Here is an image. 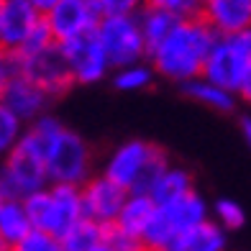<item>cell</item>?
Listing matches in <instances>:
<instances>
[{"mask_svg":"<svg viewBox=\"0 0 251 251\" xmlns=\"http://www.w3.org/2000/svg\"><path fill=\"white\" fill-rule=\"evenodd\" d=\"M24 75L31 82H36L44 93L51 95V98L64 95L67 90L75 85L72 67L67 62V54L62 49V44H54V47L44 49L33 56H24Z\"/></svg>","mask_w":251,"mask_h":251,"instance_id":"cell-8","label":"cell"},{"mask_svg":"<svg viewBox=\"0 0 251 251\" xmlns=\"http://www.w3.org/2000/svg\"><path fill=\"white\" fill-rule=\"evenodd\" d=\"M49 100H51V95H47L26 75L0 82V105L8 108L10 113H16L24 123H33L41 116H47Z\"/></svg>","mask_w":251,"mask_h":251,"instance_id":"cell-10","label":"cell"},{"mask_svg":"<svg viewBox=\"0 0 251 251\" xmlns=\"http://www.w3.org/2000/svg\"><path fill=\"white\" fill-rule=\"evenodd\" d=\"M102 238H105V226L85 215L82 221H77L59 236V244L62 251H93L102 244Z\"/></svg>","mask_w":251,"mask_h":251,"instance_id":"cell-21","label":"cell"},{"mask_svg":"<svg viewBox=\"0 0 251 251\" xmlns=\"http://www.w3.org/2000/svg\"><path fill=\"white\" fill-rule=\"evenodd\" d=\"M100 18L108 16H139L146 8V0H90Z\"/></svg>","mask_w":251,"mask_h":251,"instance_id":"cell-28","label":"cell"},{"mask_svg":"<svg viewBox=\"0 0 251 251\" xmlns=\"http://www.w3.org/2000/svg\"><path fill=\"white\" fill-rule=\"evenodd\" d=\"M156 77V70L146 62H136L128 67H121V70H113L110 82L118 93H141L146 90Z\"/></svg>","mask_w":251,"mask_h":251,"instance_id":"cell-23","label":"cell"},{"mask_svg":"<svg viewBox=\"0 0 251 251\" xmlns=\"http://www.w3.org/2000/svg\"><path fill=\"white\" fill-rule=\"evenodd\" d=\"M36 231L62 236L70 226L85 218V200L79 185H49L24 200Z\"/></svg>","mask_w":251,"mask_h":251,"instance_id":"cell-3","label":"cell"},{"mask_svg":"<svg viewBox=\"0 0 251 251\" xmlns=\"http://www.w3.org/2000/svg\"><path fill=\"white\" fill-rule=\"evenodd\" d=\"M44 16L31 0H0V47L18 51Z\"/></svg>","mask_w":251,"mask_h":251,"instance_id":"cell-13","label":"cell"},{"mask_svg":"<svg viewBox=\"0 0 251 251\" xmlns=\"http://www.w3.org/2000/svg\"><path fill=\"white\" fill-rule=\"evenodd\" d=\"M159 210V202L149 195V192H128V198L123 202V210L118 215V221L126 231H131L136 236H141L149 223L154 221V215Z\"/></svg>","mask_w":251,"mask_h":251,"instance_id":"cell-19","label":"cell"},{"mask_svg":"<svg viewBox=\"0 0 251 251\" xmlns=\"http://www.w3.org/2000/svg\"><path fill=\"white\" fill-rule=\"evenodd\" d=\"M177 228H175V223L164 215V210L159 208L156 210V215H154V221L149 223V228L141 233V238H144V244H146V249H159V251H169V246L175 244V238H177Z\"/></svg>","mask_w":251,"mask_h":251,"instance_id":"cell-24","label":"cell"},{"mask_svg":"<svg viewBox=\"0 0 251 251\" xmlns=\"http://www.w3.org/2000/svg\"><path fill=\"white\" fill-rule=\"evenodd\" d=\"M93 251H113V249H110V246H108L105 241H102V244H100V246H95Z\"/></svg>","mask_w":251,"mask_h":251,"instance_id":"cell-35","label":"cell"},{"mask_svg":"<svg viewBox=\"0 0 251 251\" xmlns=\"http://www.w3.org/2000/svg\"><path fill=\"white\" fill-rule=\"evenodd\" d=\"M128 198V190H123L118 182L100 175L82 185V200H85V215L102 226L116 223L123 210V202Z\"/></svg>","mask_w":251,"mask_h":251,"instance_id":"cell-11","label":"cell"},{"mask_svg":"<svg viewBox=\"0 0 251 251\" xmlns=\"http://www.w3.org/2000/svg\"><path fill=\"white\" fill-rule=\"evenodd\" d=\"M200 16L218 36L251 31V0H205Z\"/></svg>","mask_w":251,"mask_h":251,"instance_id":"cell-14","label":"cell"},{"mask_svg":"<svg viewBox=\"0 0 251 251\" xmlns=\"http://www.w3.org/2000/svg\"><path fill=\"white\" fill-rule=\"evenodd\" d=\"M26 128H28V123H24L16 113H10L8 108L0 105V149H3L5 154L13 151L21 144Z\"/></svg>","mask_w":251,"mask_h":251,"instance_id":"cell-26","label":"cell"},{"mask_svg":"<svg viewBox=\"0 0 251 251\" xmlns=\"http://www.w3.org/2000/svg\"><path fill=\"white\" fill-rule=\"evenodd\" d=\"M169 167L167 154L144 139H128L110 151L102 175L128 192H149L154 179Z\"/></svg>","mask_w":251,"mask_h":251,"instance_id":"cell-2","label":"cell"},{"mask_svg":"<svg viewBox=\"0 0 251 251\" xmlns=\"http://www.w3.org/2000/svg\"><path fill=\"white\" fill-rule=\"evenodd\" d=\"M159 208H162L167 218L175 223L177 231H187V228H192V226H200L205 221H210L208 202H205L202 195L195 192V190L177 198V200H172V202H167V205H159Z\"/></svg>","mask_w":251,"mask_h":251,"instance_id":"cell-17","label":"cell"},{"mask_svg":"<svg viewBox=\"0 0 251 251\" xmlns=\"http://www.w3.org/2000/svg\"><path fill=\"white\" fill-rule=\"evenodd\" d=\"M238 128H241V136H244V141H246L249 151H251V116H244L241 123H238Z\"/></svg>","mask_w":251,"mask_h":251,"instance_id":"cell-34","label":"cell"},{"mask_svg":"<svg viewBox=\"0 0 251 251\" xmlns=\"http://www.w3.org/2000/svg\"><path fill=\"white\" fill-rule=\"evenodd\" d=\"M146 5L167 10L177 18H198L202 13L205 0H146Z\"/></svg>","mask_w":251,"mask_h":251,"instance_id":"cell-30","label":"cell"},{"mask_svg":"<svg viewBox=\"0 0 251 251\" xmlns=\"http://www.w3.org/2000/svg\"><path fill=\"white\" fill-rule=\"evenodd\" d=\"M113 251H146V244L141 236L126 231L121 223H108L105 226V238H102Z\"/></svg>","mask_w":251,"mask_h":251,"instance_id":"cell-27","label":"cell"},{"mask_svg":"<svg viewBox=\"0 0 251 251\" xmlns=\"http://www.w3.org/2000/svg\"><path fill=\"white\" fill-rule=\"evenodd\" d=\"M146 251H159V249H146Z\"/></svg>","mask_w":251,"mask_h":251,"instance_id":"cell-37","label":"cell"},{"mask_svg":"<svg viewBox=\"0 0 251 251\" xmlns=\"http://www.w3.org/2000/svg\"><path fill=\"white\" fill-rule=\"evenodd\" d=\"M182 93L190 100H195V102H200V105H205L208 110H215V113H231L236 108V100H238L236 93L210 82L208 77H198V79L185 82L182 85Z\"/></svg>","mask_w":251,"mask_h":251,"instance_id":"cell-18","label":"cell"},{"mask_svg":"<svg viewBox=\"0 0 251 251\" xmlns=\"http://www.w3.org/2000/svg\"><path fill=\"white\" fill-rule=\"evenodd\" d=\"M62 49L67 54V62H70V67H72V77H75L77 85L102 82L113 70V64H110L108 54H105V49H102V44H100L95 31L62 44Z\"/></svg>","mask_w":251,"mask_h":251,"instance_id":"cell-9","label":"cell"},{"mask_svg":"<svg viewBox=\"0 0 251 251\" xmlns=\"http://www.w3.org/2000/svg\"><path fill=\"white\" fill-rule=\"evenodd\" d=\"M215 41H218V33L202 16L182 18L175 31L149 54L151 67L159 77L185 85L190 79L202 77Z\"/></svg>","mask_w":251,"mask_h":251,"instance_id":"cell-1","label":"cell"},{"mask_svg":"<svg viewBox=\"0 0 251 251\" xmlns=\"http://www.w3.org/2000/svg\"><path fill=\"white\" fill-rule=\"evenodd\" d=\"M238 100H244L246 105H251V70H249V75L244 77V82H241V87H238Z\"/></svg>","mask_w":251,"mask_h":251,"instance_id":"cell-32","label":"cell"},{"mask_svg":"<svg viewBox=\"0 0 251 251\" xmlns=\"http://www.w3.org/2000/svg\"><path fill=\"white\" fill-rule=\"evenodd\" d=\"M95 33L105 49L113 70L128 67L136 62H144L149 56V47H146L144 31L139 24V16H108L100 18Z\"/></svg>","mask_w":251,"mask_h":251,"instance_id":"cell-7","label":"cell"},{"mask_svg":"<svg viewBox=\"0 0 251 251\" xmlns=\"http://www.w3.org/2000/svg\"><path fill=\"white\" fill-rule=\"evenodd\" d=\"M31 3H33V5H36V10H39V13H41V16H47V13H49V10H54L56 5H59V3H62V0H31Z\"/></svg>","mask_w":251,"mask_h":251,"instance_id":"cell-33","label":"cell"},{"mask_svg":"<svg viewBox=\"0 0 251 251\" xmlns=\"http://www.w3.org/2000/svg\"><path fill=\"white\" fill-rule=\"evenodd\" d=\"M3 251H21V249H18V246H13V249H3Z\"/></svg>","mask_w":251,"mask_h":251,"instance_id":"cell-36","label":"cell"},{"mask_svg":"<svg viewBox=\"0 0 251 251\" xmlns=\"http://www.w3.org/2000/svg\"><path fill=\"white\" fill-rule=\"evenodd\" d=\"M192 190H195L192 175L187 172V169H182V167H172V164H169L164 172L154 179L149 195L159 205H167V202H172V200H177L182 195H187V192H192Z\"/></svg>","mask_w":251,"mask_h":251,"instance_id":"cell-20","label":"cell"},{"mask_svg":"<svg viewBox=\"0 0 251 251\" xmlns=\"http://www.w3.org/2000/svg\"><path fill=\"white\" fill-rule=\"evenodd\" d=\"M249 70H251V31H241L218 36L202 77H208L210 82L231 90V93H238Z\"/></svg>","mask_w":251,"mask_h":251,"instance_id":"cell-6","label":"cell"},{"mask_svg":"<svg viewBox=\"0 0 251 251\" xmlns=\"http://www.w3.org/2000/svg\"><path fill=\"white\" fill-rule=\"evenodd\" d=\"M47 169L51 185H79L82 187L93 172V154L87 141L77 131H70L62 123L54 131L47 149Z\"/></svg>","mask_w":251,"mask_h":251,"instance_id":"cell-5","label":"cell"},{"mask_svg":"<svg viewBox=\"0 0 251 251\" xmlns=\"http://www.w3.org/2000/svg\"><path fill=\"white\" fill-rule=\"evenodd\" d=\"M33 231L24 200H0V244L3 249L18 246Z\"/></svg>","mask_w":251,"mask_h":251,"instance_id":"cell-16","label":"cell"},{"mask_svg":"<svg viewBox=\"0 0 251 251\" xmlns=\"http://www.w3.org/2000/svg\"><path fill=\"white\" fill-rule=\"evenodd\" d=\"M44 18L49 21L56 44H67L72 39H79L85 33L95 31L98 21H100L98 10L90 5V0H62Z\"/></svg>","mask_w":251,"mask_h":251,"instance_id":"cell-12","label":"cell"},{"mask_svg":"<svg viewBox=\"0 0 251 251\" xmlns=\"http://www.w3.org/2000/svg\"><path fill=\"white\" fill-rule=\"evenodd\" d=\"M54 44H56V39H54V31H51V26H49V21L41 18L39 24H36V28L28 33L26 44H24L18 51L24 54V56H33V54H39V51H44V49L54 47Z\"/></svg>","mask_w":251,"mask_h":251,"instance_id":"cell-29","label":"cell"},{"mask_svg":"<svg viewBox=\"0 0 251 251\" xmlns=\"http://www.w3.org/2000/svg\"><path fill=\"white\" fill-rule=\"evenodd\" d=\"M51 185L47 159L24 139L13 151L5 154L0 169V198L3 200H26L33 192Z\"/></svg>","mask_w":251,"mask_h":251,"instance_id":"cell-4","label":"cell"},{"mask_svg":"<svg viewBox=\"0 0 251 251\" xmlns=\"http://www.w3.org/2000/svg\"><path fill=\"white\" fill-rule=\"evenodd\" d=\"M226 233L213 218L187 231H179L169 251H226Z\"/></svg>","mask_w":251,"mask_h":251,"instance_id":"cell-15","label":"cell"},{"mask_svg":"<svg viewBox=\"0 0 251 251\" xmlns=\"http://www.w3.org/2000/svg\"><path fill=\"white\" fill-rule=\"evenodd\" d=\"M21 251H62V244H59V236L54 233H47V231H33L18 244Z\"/></svg>","mask_w":251,"mask_h":251,"instance_id":"cell-31","label":"cell"},{"mask_svg":"<svg viewBox=\"0 0 251 251\" xmlns=\"http://www.w3.org/2000/svg\"><path fill=\"white\" fill-rule=\"evenodd\" d=\"M182 18L167 13V10H159V8H151L146 5L141 13H139V24H141V31H144V39H146V47H149V54L162 44L169 33L175 31V26L179 24Z\"/></svg>","mask_w":251,"mask_h":251,"instance_id":"cell-22","label":"cell"},{"mask_svg":"<svg viewBox=\"0 0 251 251\" xmlns=\"http://www.w3.org/2000/svg\"><path fill=\"white\" fill-rule=\"evenodd\" d=\"M213 221L218 223L223 231H238L246 223V210L241 208V202H236L231 198H221L213 202Z\"/></svg>","mask_w":251,"mask_h":251,"instance_id":"cell-25","label":"cell"}]
</instances>
